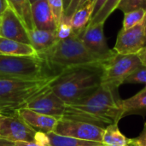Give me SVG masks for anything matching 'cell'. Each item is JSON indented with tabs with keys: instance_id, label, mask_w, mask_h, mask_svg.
Instances as JSON below:
<instances>
[{
	"instance_id": "obj_1",
	"label": "cell",
	"mask_w": 146,
	"mask_h": 146,
	"mask_svg": "<svg viewBox=\"0 0 146 146\" xmlns=\"http://www.w3.org/2000/svg\"><path fill=\"white\" fill-rule=\"evenodd\" d=\"M110 89L100 86L92 94L82 100L66 104L62 118L74 119L89 122L105 128L107 126L118 123L122 118L119 98Z\"/></svg>"
},
{
	"instance_id": "obj_2",
	"label": "cell",
	"mask_w": 146,
	"mask_h": 146,
	"mask_svg": "<svg viewBox=\"0 0 146 146\" xmlns=\"http://www.w3.org/2000/svg\"><path fill=\"white\" fill-rule=\"evenodd\" d=\"M103 63L64 70L50 85L54 93L66 104L77 103L92 94L101 86Z\"/></svg>"
},
{
	"instance_id": "obj_3",
	"label": "cell",
	"mask_w": 146,
	"mask_h": 146,
	"mask_svg": "<svg viewBox=\"0 0 146 146\" xmlns=\"http://www.w3.org/2000/svg\"><path fill=\"white\" fill-rule=\"evenodd\" d=\"M53 74L64 70L104 63L105 61L89 50L80 38L72 34L58 42L47 52L40 56Z\"/></svg>"
},
{
	"instance_id": "obj_4",
	"label": "cell",
	"mask_w": 146,
	"mask_h": 146,
	"mask_svg": "<svg viewBox=\"0 0 146 146\" xmlns=\"http://www.w3.org/2000/svg\"><path fill=\"white\" fill-rule=\"evenodd\" d=\"M56 76L57 74H53L36 80H0V114L17 113L48 88Z\"/></svg>"
},
{
	"instance_id": "obj_5",
	"label": "cell",
	"mask_w": 146,
	"mask_h": 146,
	"mask_svg": "<svg viewBox=\"0 0 146 146\" xmlns=\"http://www.w3.org/2000/svg\"><path fill=\"white\" fill-rule=\"evenodd\" d=\"M53 74L38 56H14L0 55V80H36Z\"/></svg>"
},
{
	"instance_id": "obj_6",
	"label": "cell",
	"mask_w": 146,
	"mask_h": 146,
	"mask_svg": "<svg viewBox=\"0 0 146 146\" xmlns=\"http://www.w3.org/2000/svg\"><path fill=\"white\" fill-rule=\"evenodd\" d=\"M141 65L142 63L136 54L121 55L115 53L103 63L101 86L116 92L127 78Z\"/></svg>"
},
{
	"instance_id": "obj_7",
	"label": "cell",
	"mask_w": 146,
	"mask_h": 146,
	"mask_svg": "<svg viewBox=\"0 0 146 146\" xmlns=\"http://www.w3.org/2000/svg\"><path fill=\"white\" fill-rule=\"evenodd\" d=\"M104 128L83 121L61 118L53 133L78 139L101 142Z\"/></svg>"
},
{
	"instance_id": "obj_8",
	"label": "cell",
	"mask_w": 146,
	"mask_h": 146,
	"mask_svg": "<svg viewBox=\"0 0 146 146\" xmlns=\"http://www.w3.org/2000/svg\"><path fill=\"white\" fill-rule=\"evenodd\" d=\"M37 132L20 115L19 112L0 116V139L18 142L35 141Z\"/></svg>"
},
{
	"instance_id": "obj_9",
	"label": "cell",
	"mask_w": 146,
	"mask_h": 146,
	"mask_svg": "<svg viewBox=\"0 0 146 146\" xmlns=\"http://www.w3.org/2000/svg\"><path fill=\"white\" fill-rule=\"evenodd\" d=\"M145 24L146 19L132 28L121 29L118 33L113 50L117 54L137 55L145 47Z\"/></svg>"
},
{
	"instance_id": "obj_10",
	"label": "cell",
	"mask_w": 146,
	"mask_h": 146,
	"mask_svg": "<svg viewBox=\"0 0 146 146\" xmlns=\"http://www.w3.org/2000/svg\"><path fill=\"white\" fill-rule=\"evenodd\" d=\"M104 22L89 25L79 38L89 50L103 60L107 61L116 52L113 49H110L107 44L104 33Z\"/></svg>"
},
{
	"instance_id": "obj_11",
	"label": "cell",
	"mask_w": 146,
	"mask_h": 146,
	"mask_svg": "<svg viewBox=\"0 0 146 146\" xmlns=\"http://www.w3.org/2000/svg\"><path fill=\"white\" fill-rule=\"evenodd\" d=\"M25 108L45 115L61 119L64 115L66 104L54 93L50 86L31 100Z\"/></svg>"
},
{
	"instance_id": "obj_12",
	"label": "cell",
	"mask_w": 146,
	"mask_h": 146,
	"mask_svg": "<svg viewBox=\"0 0 146 146\" xmlns=\"http://www.w3.org/2000/svg\"><path fill=\"white\" fill-rule=\"evenodd\" d=\"M0 37L30 44L27 28L9 7L0 16Z\"/></svg>"
},
{
	"instance_id": "obj_13",
	"label": "cell",
	"mask_w": 146,
	"mask_h": 146,
	"mask_svg": "<svg viewBox=\"0 0 146 146\" xmlns=\"http://www.w3.org/2000/svg\"><path fill=\"white\" fill-rule=\"evenodd\" d=\"M20 115L22 119L36 132H40L44 133H50L55 131L56 124L60 119L45 115L27 108H23L19 111Z\"/></svg>"
},
{
	"instance_id": "obj_14",
	"label": "cell",
	"mask_w": 146,
	"mask_h": 146,
	"mask_svg": "<svg viewBox=\"0 0 146 146\" xmlns=\"http://www.w3.org/2000/svg\"><path fill=\"white\" fill-rule=\"evenodd\" d=\"M32 15L35 28L56 32V23L47 0H39L32 3Z\"/></svg>"
},
{
	"instance_id": "obj_15",
	"label": "cell",
	"mask_w": 146,
	"mask_h": 146,
	"mask_svg": "<svg viewBox=\"0 0 146 146\" xmlns=\"http://www.w3.org/2000/svg\"><path fill=\"white\" fill-rule=\"evenodd\" d=\"M27 32L30 39V44L38 56L50 50L59 40L56 37V32L39 30L37 28Z\"/></svg>"
},
{
	"instance_id": "obj_16",
	"label": "cell",
	"mask_w": 146,
	"mask_h": 146,
	"mask_svg": "<svg viewBox=\"0 0 146 146\" xmlns=\"http://www.w3.org/2000/svg\"><path fill=\"white\" fill-rule=\"evenodd\" d=\"M96 0H88L79 7L71 16L73 34L80 37L89 25L94 12Z\"/></svg>"
},
{
	"instance_id": "obj_17",
	"label": "cell",
	"mask_w": 146,
	"mask_h": 146,
	"mask_svg": "<svg viewBox=\"0 0 146 146\" xmlns=\"http://www.w3.org/2000/svg\"><path fill=\"white\" fill-rule=\"evenodd\" d=\"M119 105L122 111V118L129 115H145L146 89L144 88L129 98L120 99Z\"/></svg>"
},
{
	"instance_id": "obj_18",
	"label": "cell",
	"mask_w": 146,
	"mask_h": 146,
	"mask_svg": "<svg viewBox=\"0 0 146 146\" xmlns=\"http://www.w3.org/2000/svg\"><path fill=\"white\" fill-rule=\"evenodd\" d=\"M0 55L14 56H38L31 44L0 37Z\"/></svg>"
},
{
	"instance_id": "obj_19",
	"label": "cell",
	"mask_w": 146,
	"mask_h": 146,
	"mask_svg": "<svg viewBox=\"0 0 146 146\" xmlns=\"http://www.w3.org/2000/svg\"><path fill=\"white\" fill-rule=\"evenodd\" d=\"M9 7L15 13L27 31L34 29L30 0H7Z\"/></svg>"
},
{
	"instance_id": "obj_20",
	"label": "cell",
	"mask_w": 146,
	"mask_h": 146,
	"mask_svg": "<svg viewBox=\"0 0 146 146\" xmlns=\"http://www.w3.org/2000/svg\"><path fill=\"white\" fill-rule=\"evenodd\" d=\"M102 143L104 146H130L131 139L124 136L118 127V123H115L104 128Z\"/></svg>"
},
{
	"instance_id": "obj_21",
	"label": "cell",
	"mask_w": 146,
	"mask_h": 146,
	"mask_svg": "<svg viewBox=\"0 0 146 146\" xmlns=\"http://www.w3.org/2000/svg\"><path fill=\"white\" fill-rule=\"evenodd\" d=\"M46 134L49 139V146H104L101 142L78 139L71 137L58 135L55 133Z\"/></svg>"
},
{
	"instance_id": "obj_22",
	"label": "cell",
	"mask_w": 146,
	"mask_h": 146,
	"mask_svg": "<svg viewBox=\"0 0 146 146\" xmlns=\"http://www.w3.org/2000/svg\"><path fill=\"white\" fill-rule=\"evenodd\" d=\"M121 0H107L103 7L99 9V11L92 16L89 25H94L97 23L104 22L105 23L106 20L110 17V15L117 9V6L120 3ZM88 25V26H89Z\"/></svg>"
},
{
	"instance_id": "obj_23",
	"label": "cell",
	"mask_w": 146,
	"mask_h": 146,
	"mask_svg": "<svg viewBox=\"0 0 146 146\" xmlns=\"http://www.w3.org/2000/svg\"><path fill=\"white\" fill-rule=\"evenodd\" d=\"M146 19L145 9H135L124 14L122 30H127L141 23Z\"/></svg>"
},
{
	"instance_id": "obj_24",
	"label": "cell",
	"mask_w": 146,
	"mask_h": 146,
	"mask_svg": "<svg viewBox=\"0 0 146 146\" xmlns=\"http://www.w3.org/2000/svg\"><path fill=\"white\" fill-rule=\"evenodd\" d=\"M56 37L59 40L65 39L73 34L72 31V24H71V17L66 16L63 15L60 22L58 23L56 30Z\"/></svg>"
},
{
	"instance_id": "obj_25",
	"label": "cell",
	"mask_w": 146,
	"mask_h": 146,
	"mask_svg": "<svg viewBox=\"0 0 146 146\" xmlns=\"http://www.w3.org/2000/svg\"><path fill=\"white\" fill-rule=\"evenodd\" d=\"M140 9L146 10V0H121L117 6V9L121 10L124 14Z\"/></svg>"
},
{
	"instance_id": "obj_26",
	"label": "cell",
	"mask_w": 146,
	"mask_h": 146,
	"mask_svg": "<svg viewBox=\"0 0 146 146\" xmlns=\"http://www.w3.org/2000/svg\"><path fill=\"white\" fill-rule=\"evenodd\" d=\"M49 7L53 15L56 27L64 15V3L63 0H47Z\"/></svg>"
},
{
	"instance_id": "obj_27",
	"label": "cell",
	"mask_w": 146,
	"mask_h": 146,
	"mask_svg": "<svg viewBox=\"0 0 146 146\" xmlns=\"http://www.w3.org/2000/svg\"><path fill=\"white\" fill-rule=\"evenodd\" d=\"M124 84H146V66L139 67L127 80Z\"/></svg>"
},
{
	"instance_id": "obj_28",
	"label": "cell",
	"mask_w": 146,
	"mask_h": 146,
	"mask_svg": "<svg viewBox=\"0 0 146 146\" xmlns=\"http://www.w3.org/2000/svg\"><path fill=\"white\" fill-rule=\"evenodd\" d=\"M131 145L133 146H146V122L140 134L134 139H131Z\"/></svg>"
},
{
	"instance_id": "obj_29",
	"label": "cell",
	"mask_w": 146,
	"mask_h": 146,
	"mask_svg": "<svg viewBox=\"0 0 146 146\" xmlns=\"http://www.w3.org/2000/svg\"><path fill=\"white\" fill-rule=\"evenodd\" d=\"M81 0H72L69 6L67 8V9L64 11V15L66 16H69L71 17L72 15L76 11V9L79 8L80 3Z\"/></svg>"
},
{
	"instance_id": "obj_30",
	"label": "cell",
	"mask_w": 146,
	"mask_h": 146,
	"mask_svg": "<svg viewBox=\"0 0 146 146\" xmlns=\"http://www.w3.org/2000/svg\"><path fill=\"white\" fill-rule=\"evenodd\" d=\"M137 56H139L142 65L146 66V45L137 54Z\"/></svg>"
},
{
	"instance_id": "obj_31",
	"label": "cell",
	"mask_w": 146,
	"mask_h": 146,
	"mask_svg": "<svg viewBox=\"0 0 146 146\" xmlns=\"http://www.w3.org/2000/svg\"><path fill=\"white\" fill-rule=\"evenodd\" d=\"M15 145L16 146H42L35 141H18L15 142Z\"/></svg>"
},
{
	"instance_id": "obj_32",
	"label": "cell",
	"mask_w": 146,
	"mask_h": 146,
	"mask_svg": "<svg viewBox=\"0 0 146 146\" xmlns=\"http://www.w3.org/2000/svg\"><path fill=\"white\" fill-rule=\"evenodd\" d=\"M107 0H96L95 1V6H94V12H93V15H95L98 11L99 9L103 7V5L105 3ZM92 15V16H93Z\"/></svg>"
},
{
	"instance_id": "obj_33",
	"label": "cell",
	"mask_w": 146,
	"mask_h": 146,
	"mask_svg": "<svg viewBox=\"0 0 146 146\" xmlns=\"http://www.w3.org/2000/svg\"><path fill=\"white\" fill-rule=\"evenodd\" d=\"M8 8H9V4L7 0H0V16Z\"/></svg>"
},
{
	"instance_id": "obj_34",
	"label": "cell",
	"mask_w": 146,
	"mask_h": 146,
	"mask_svg": "<svg viewBox=\"0 0 146 146\" xmlns=\"http://www.w3.org/2000/svg\"><path fill=\"white\" fill-rule=\"evenodd\" d=\"M0 146H16L15 145V143L10 142V141H7V140H3V139H0Z\"/></svg>"
},
{
	"instance_id": "obj_35",
	"label": "cell",
	"mask_w": 146,
	"mask_h": 146,
	"mask_svg": "<svg viewBox=\"0 0 146 146\" xmlns=\"http://www.w3.org/2000/svg\"><path fill=\"white\" fill-rule=\"evenodd\" d=\"M72 0H63V3H64V11L67 9V8L69 6L70 3H71Z\"/></svg>"
},
{
	"instance_id": "obj_36",
	"label": "cell",
	"mask_w": 146,
	"mask_h": 146,
	"mask_svg": "<svg viewBox=\"0 0 146 146\" xmlns=\"http://www.w3.org/2000/svg\"><path fill=\"white\" fill-rule=\"evenodd\" d=\"M87 1H88V0H81V2H80V6H79V7H80L81 5H83V4H84L86 2H87Z\"/></svg>"
},
{
	"instance_id": "obj_37",
	"label": "cell",
	"mask_w": 146,
	"mask_h": 146,
	"mask_svg": "<svg viewBox=\"0 0 146 146\" xmlns=\"http://www.w3.org/2000/svg\"><path fill=\"white\" fill-rule=\"evenodd\" d=\"M37 1H39V0H30L31 3H35V2H37Z\"/></svg>"
},
{
	"instance_id": "obj_38",
	"label": "cell",
	"mask_w": 146,
	"mask_h": 146,
	"mask_svg": "<svg viewBox=\"0 0 146 146\" xmlns=\"http://www.w3.org/2000/svg\"><path fill=\"white\" fill-rule=\"evenodd\" d=\"M146 45V24H145V46Z\"/></svg>"
},
{
	"instance_id": "obj_39",
	"label": "cell",
	"mask_w": 146,
	"mask_h": 146,
	"mask_svg": "<svg viewBox=\"0 0 146 146\" xmlns=\"http://www.w3.org/2000/svg\"><path fill=\"white\" fill-rule=\"evenodd\" d=\"M0 116H1V114H0Z\"/></svg>"
},
{
	"instance_id": "obj_40",
	"label": "cell",
	"mask_w": 146,
	"mask_h": 146,
	"mask_svg": "<svg viewBox=\"0 0 146 146\" xmlns=\"http://www.w3.org/2000/svg\"><path fill=\"white\" fill-rule=\"evenodd\" d=\"M130 146H133V145H130Z\"/></svg>"
}]
</instances>
